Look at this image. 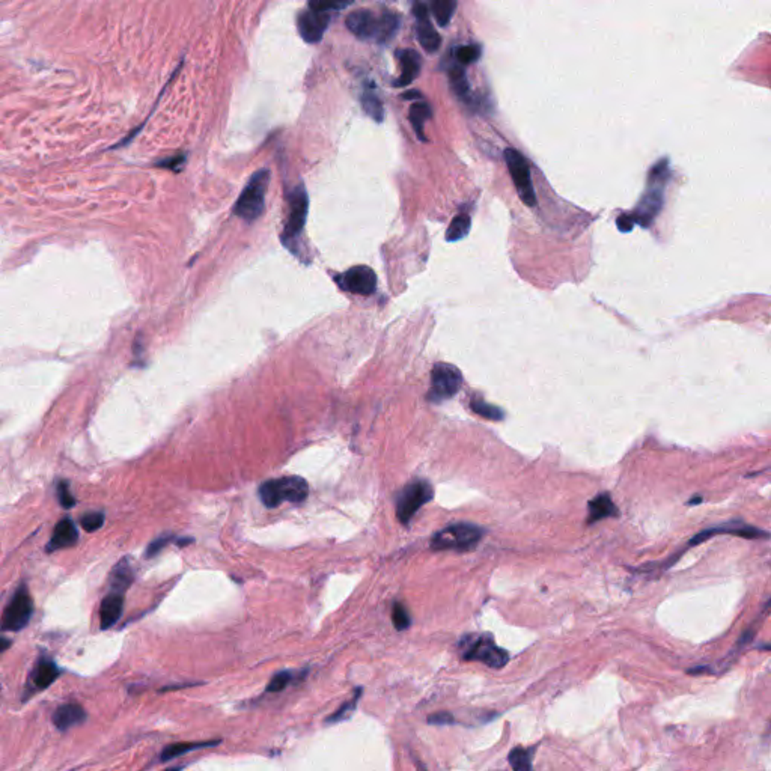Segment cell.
<instances>
[{"mask_svg": "<svg viewBox=\"0 0 771 771\" xmlns=\"http://www.w3.org/2000/svg\"><path fill=\"white\" fill-rule=\"evenodd\" d=\"M170 540H172V538H170V536H160V538H157L155 541H152V543L150 544L148 550H146V556L152 558V556H155L157 553H160L162 550L170 543Z\"/></svg>", "mask_w": 771, "mask_h": 771, "instance_id": "cell-38", "label": "cell"}, {"mask_svg": "<svg viewBox=\"0 0 771 771\" xmlns=\"http://www.w3.org/2000/svg\"><path fill=\"white\" fill-rule=\"evenodd\" d=\"M220 743V740H214V741H194V743H175V744H169L167 748L162 752V761H170L174 760V758L179 756V755H184V753H189V752H193V750H198V749H206V748H213V745H217Z\"/></svg>", "mask_w": 771, "mask_h": 771, "instance_id": "cell-22", "label": "cell"}, {"mask_svg": "<svg viewBox=\"0 0 771 771\" xmlns=\"http://www.w3.org/2000/svg\"><path fill=\"white\" fill-rule=\"evenodd\" d=\"M470 226H472V218L467 214L455 216L454 220L450 222L449 228H448L446 240L450 241V243H454V241H458V240H461L464 237H467Z\"/></svg>", "mask_w": 771, "mask_h": 771, "instance_id": "cell-26", "label": "cell"}, {"mask_svg": "<svg viewBox=\"0 0 771 771\" xmlns=\"http://www.w3.org/2000/svg\"><path fill=\"white\" fill-rule=\"evenodd\" d=\"M615 516H618V508L611 501L609 494H599L589 501V517H587V523L589 524Z\"/></svg>", "mask_w": 771, "mask_h": 771, "instance_id": "cell-20", "label": "cell"}, {"mask_svg": "<svg viewBox=\"0 0 771 771\" xmlns=\"http://www.w3.org/2000/svg\"><path fill=\"white\" fill-rule=\"evenodd\" d=\"M504 155H505L506 166L509 169L511 178H512L514 184H516V189L518 192L520 199L528 206H535L536 205V194H535V190H533V186H532L531 170H529L528 162H526V158L518 151L512 150V148L505 150Z\"/></svg>", "mask_w": 771, "mask_h": 771, "instance_id": "cell-11", "label": "cell"}, {"mask_svg": "<svg viewBox=\"0 0 771 771\" xmlns=\"http://www.w3.org/2000/svg\"><path fill=\"white\" fill-rule=\"evenodd\" d=\"M482 528L472 523H455L437 532L431 540L433 550H458L466 552L482 540Z\"/></svg>", "mask_w": 771, "mask_h": 771, "instance_id": "cell-6", "label": "cell"}, {"mask_svg": "<svg viewBox=\"0 0 771 771\" xmlns=\"http://www.w3.org/2000/svg\"><path fill=\"white\" fill-rule=\"evenodd\" d=\"M362 104H363V109L365 112L368 113L374 121L377 122H382L383 121V103L380 100V96H378L375 88L372 87V84H370V87H366L363 94H362Z\"/></svg>", "mask_w": 771, "mask_h": 771, "instance_id": "cell-24", "label": "cell"}, {"mask_svg": "<svg viewBox=\"0 0 771 771\" xmlns=\"http://www.w3.org/2000/svg\"><path fill=\"white\" fill-rule=\"evenodd\" d=\"M360 694H362V689H357L356 692H354V694H353L351 699L342 704V705L336 709V713L327 719V721H333V723H336V721H340V720H344V719H348L354 711H356V706H357V704H359Z\"/></svg>", "mask_w": 771, "mask_h": 771, "instance_id": "cell-31", "label": "cell"}, {"mask_svg": "<svg viewBox=\"0 0 771 771\" xmlns=\"http://www.w3.org/2000/svg\"><path fill=\"white\" fill-rule=\"evenodd\" d=\"M60 675V670L59 667L52 662V660L48 658H43L40 660L38 663H36L33 672H32V680H33V684L35 687L38 689H47L50 687V685L59 678Z\"/></svg>", "mask_w": 771, "mask_h": 771, "instance_id": "cell-19", "label": "cell"}, {"mask_svg": "<svg viewBox=\"0 0 771 771\" xmlns=\"http://www.w3.org/2000/svg\"><path fill=\"white\" fill-rule=\"evenodd\" d=\"M292 681V675L291 672H279V674H276L272 681L268 682L267 685V692L270 693H277V692H282L288 687V684Z\"/></svg>", "mask_w": 771, "mask_h": 771, "instance_id": "cell-34", "label": "cell"}, {"mask_svg": "<svg viewBox=\"0 0 771 771\" xmlns=\"http://www.w3.org/2000/svg\"><path fill=\"white\" fill-rule=\"evenodd\" d=\"M104 516L101 512H89L87 516H83L80 520L82 528L87 532H95L103 526Z\"/></svg>", "mask_w": 771, "mask_h": 771, "instance_id": "cell-35", "label": "cell"}, {"mask_svg": "<svg viewBox=\"0 0 771 771\" xmlns=\"http://www.w3.org/2000/svg\"><path fill=\"white\" fill-rule=\"evenodd\" d=\"M461 386L462 374L457 366L450 363H436L431 371V387L428 399L438 404L454 398Z\"/></svg>", "mask_w": 771, "mask_h": 771, "instance_id": "cell-8", "label": "cell"}, {"mask_svg": "<svg viewBox=\"0 0 771 771\" xmlns=\"http://www.w3.org/2000/svg\"><path fill=\"white\" fill-rule=\"evenodd\" d=\"M717 533H731V535H738L741 538H767L768 533L767 532H762V531H758L755 528H752V526H741V524H737L733 526L732 529L729 528H717V529H708L699 535H696L694 540L692 541V544H697V543H702L704 540H706V538H709L711 535H717Z\"/></svg>", "mask_w": 771, "mask_h": 771, "instance_id": "cell-21", "label": "cell"}, {"mask_svg": "<svg viewBox=\"0 0 771 771\" xmlns=\"http://www.w3.org/2000/svg\"><path fill=\"white\" fill-rule=\"evenodd\" d=\"M470 407L476 414H479L481 418H485L489 421H501L505 418L504 410L496 406H492V404H488L482 399H473L470 402Z\"/></svg>", "mask_w": 771, "mask_h": 771, "instance_id": "cell-29", "label": "cell"}, {"mask_svg": "<svg viewBox=\"0 0 771 771\" xmlns=\"http://www.w3.org/2000/svg\"><path fill=\"white\" fill-rule=\"evenodd\" d=\"M110 582H112V587L116 591V592H122L126 591L127 587L131 584L133 582V568L130 567V564L127 560H122L119 562V564L116 565V568L112 571V577H110Z\"/></svg>", "mask_w": 771, "mask_h": 771, "instance_id": "cell-25", "label": "cell"}, {"mask_svg": "<svg viewBox=\"0 0 771 771\" xmlns=\"http://www.w3.org/2000/svg\"><path fill=\"white\" fill-rule=\"evenodd\" d=\"M460 651L467 662H479L493 669H501L509 662V654L501 650L489 634L466 636L460 642Z\"/></svg>", "mask_w": 771, "mask_h": 771, "instance_id": "cell-4", "label": "cell"}, {"mask_svg": "<svg viewBox=\"0 0 771 771\" xmlns=\"http://www.w3.org/2000/svg\"><path fill=\"white\" fill-rule=\"evenodd\" d=\"M77 540H79V533L76 529V524L70 518H64L56 524L52 540L47 544V550L48 552H53V550L68 548V547L76 545Z\"/></svg>", "mask_w": 771, "mask_h": 771, "instance_id": "cell-17", "label": "cell"}, {"mask_svg": "<svg viewBox=\"0 0 771 771\" xmlns=\"http://www.w3.org/2000/svg\"><path fill=\"white\" fill-rule=\"evenodd\" d=\"M616 225L621 232H631L634 228V222L630 214H621L616 220Z\"/></svg>", "mask_w": 771, "mask_h": 771, "instance_id": "cell-40", "label": "cell"}, {"mask_svg": "<svg viewBox=\"0 0 771 771\" xmlns=\"http://www.w3.org/2000/svg\"><path fill=\"white\" fill-rule=\"evenodd\" d=\"M449 79H450V84L454 92L460 98H467L470 88H469V80L466 77L464 70L461 67H452L449 71Z\"/></svg>", "mask_w": 771, "mask_h": 771, "instance_id": "cell-30", "label": "cell"}, {"mask_svg": "<svg viewBox=\"0 0 771 771\" xmlns=\"http://www.w3.org/2000/svg\"><path fill=\"white\" fill-rule=\"evenodd\" d=\"M122 609H124V597L119 592L110 594L103 599L100 606V623L103 630L115 626L122 615Z\"/></svg>", "mask_w": 771, "mask_h": 771, "instance_id": "cell-18", "label": "cell"}, {"mask_svg": "<svg viewBox=\"0 0 771 771\" xmlns=\"http://www.w3.org/2000/svg\"><path fill=\"white\" fill-rule=\"evenodd\" d=\"M258 493L267 508H276L284 501L301 504L309 494V487L300 476H285L264 482Z\"/></svg>", "mask_w": 771, "mask_h": 771, "instance_id": "cell-5", "label": "cell"}, {"mask_svg": "<svg viewBox=\"0 0 771 771\" xmlns=\"http://www.w3.org/2000/svg\"><path fill=\"white\" fill-rule=\"evenodd\" d=\"M481 47L478 44H470V45H461L458 47L455 50V57L460 64H464V65H469V64H475L476 60H478L481 57Z\"/></svg>", "mask_w": 771, "mask_h": 771, "instance_id": "cell-32", "label": "cell"}, {"mask_svg": "<svg viewBox=\"0 0 771 771\" xmlns=\"http://www.w3.org/2000/svg\"><path fill=\"white\" fill-rule=\"evenodd\" d=\"M166 771H179V768H170V770H166Z\"/></svg>", "mask_w": 771, "mask_h": 771, "instance_id": "cell-43", "label": "cell"}, {"mask_svg": "<svg viewBox=\"0 0 771 771\" xmlns=\"http://www.w3.org/2000/svg\"><path fill=\"white\" fill-rule=\"evenodd\" d=\"M270 184V170L261 169L250 177L246 187L243 189L241 194L234 205V213L243 220L253 222L264 213L265 194Z\"/></svg>", "mask_w": 771, "mask_h": 771, "instance_id": "cell-3", "label": "cell"}, {"mask_svg": "<svg viewBox=\"0 0 771 771\" xmlns=\"http://www.w3.org/2000/svg\"><path fill=\"white\" fill-rule=\"evenodd\" d=\"M392 619H394L395 628L398 631L407 630L410 627V623H411V619H410L407 609L404 607V604H401V603L394 604V610H392Z\"/></svg>", "mask_w": 771, "mask_h": 771, "instance_id": "cell-33", "label": "cell"}, {"mask_svg": "<svg viewBox=\"0 0 771 771\" xmlns=\"http://www.w3.org/2000/svg\"><path fill=\"white\" fill-rule=\"evenodd\" d=\"M57 497H59V504L62 505L65 509H70L76 505V499L74 496H72L70 493V488H68V482H60L59 487H57Z\"/></svg>", "mask_w": 771, "mask_h": 771, "instance_id": "cell-36", "label": "cell"}, {"mask_svg": "<svg viewBox=\"0 0 771 771\" xmlns=\"http://www.w3.org/2000/svg\"><path fill=\"white\" fill-rule=\"evenodd\" d=\"M669 177V162L666 158L660 160L651 170H650V182H648V189L642 199L639 201L636 210L630 214L634 225L638 223L643 228H650L654 222V218L660 213L663 206V190L667 182Z\"/></svg>", "mask_w": 771, "mask_h": 771, "instance_id": "cell-2", "label": "cell"}, {"mask_svg": "<svg viewBox=\"0 0 771 771\" xmlns=\"http://www.w3.org/2000/svg\"><path fill=\"white\" fill-rule=\"evenodd\" d=\"M431 9L436 21L440 26H448L449 21L452 20L457 9L455 0H436L431 4Z\"/></svg>", "mask_w": 771, "mask_h": 771, "instance_id": "cell-28", "label": "cell"}, {"mask_svg": "<svg viewBox=\"0 0 771 771\" xmlns=\"http://www.w3.org/2000/svg\"><path fill=\"white\" fill-rule=\"evenodd\" d=\"M413 14L418 20V26H416V32H418V40L421 45L425 48L428 53H434L438 50L440 44H442V38H440L438 32L434 29L433 23L430 20V12H428V6L425 4H416L413 6Z\"/></svg>", "mask_w": 771, "mask_h": 771, "instance_id": "cell-14", "label": "cell"}, {"mask_svg": "<svg viewBox=\"0 0 771 771\" xmlns=\"http://www.w3.org/2000/svg\"><path fill=\"white\" fill-rule=\"evenodd\" d=\"M288 218L284 226V243L289 248V244L300 238L301 232L306 225V218H308L309 211V198L308 192H306L304 186L300 184L294 189L288 196Z\"/></svg>", "mask_w": 771, "mask_h": 771, "instance_id": "cell-7", "label": "cell"}, {"mask_svg": "<svg viewBox=\"0 0 771 771\" xmlns=\"http://www.w3.org/2000/svg\"><path fill=\"white\" fill-rule=\"evenodd\" d=\"M399 16L395 12H383L377 16L371 9H357L347 16L348 30L362 41L389 43L399 29Z\"/></svg>", "mask_w": 771, "mask_h": 771, "instance_id": "cell-1", "label": "cell"}, {"mask_svg": "<svg viewBox=\"0 0 771 771\" xmlns=\"http://www.w3.org/2000/svg\"><path fill=\"white\" fill-rule=\"evenodd\" d=\"M431 116H433L431 106L428 104V103H425V101L414 103V104L411 106V109H410V115H409V118H410L411 126H413L416 134H418V138H419L421 140H423V142L426 140V138L423 136V126H425V122H426L428 119H431Z\"/></svg>", "mask_w": 771, "mask_h": 771, "instance_id": "cell-23", "label": "cell"}, {"mask_svg": "<svg viewBox=\"0 0 771 771\" xmlns=\"http://www.w3.org/2000/svg\"><path fill=\"white\" fill-rule=\"evenodd\" d=\"M336 284L347 292L357 294V296H371L377 289V274L368 265H356L336 276Z\"/></svg>", "mask_w": 771, "mask_h": 771, "instance_id": "cell-12", "label": "cell"}, {"mask_svg": "<svg viewBox=\"0 0 771 771\" xmlns=\"http://www.w3.org/2000/svg\"><path fill=\"white\" fill-rule=\"evenodd\" d=\"M434 497V489L430 482L414 481L402 489L396 501V517L402 524H409L425 504Z\"/></svg>", "mask_w": 771, "mask_h": 771, "instance_id": "cell-9", "label": "cell"}, {"mask_svg": "<svg viewBox=\"0 0 771 771\" xmlns=\"http://www.w3.org/2000/svg\"><path fill=\"white\" fill-rule=\"evenodd\" d=\"M328 23H330V14H326V12H318L309 8L306 11H301L299 14L297 29L300 36L306 43L315 44L318 41H321L324 32L328 28Z\"/></svg>", "mask_w": 771, "mask_h": 771, "instance_id": "cell-13", "label": "cell"}, {"mask_svg": "<svg viewBox=\"0 0 771 771\" xmlns=\"http://www.w3.org/2000/svg\"><path fill=\"white\" fill-rule=\"evenodd\" d=\"M33 614V601L26 586H21L14 594L0 618V630L20 631L28 626Z\"/></svg>", "mask_w": 771, "mask_h": 771, "instance_id": "cell-10", "label": "cell"}, {"mask_svg": "<svg viewBox=\"0 0 771 771\" xmlns=\"http://www.w3.org/2000/svg\"><path fill=\"white\" fill-rule=\"evenodd\" d=\"M430 725H452L454 723V716L448 711H440L436 714H431L426 719Z\"/></svg>", "mask_w": 771, "mask_h": 771, "instance_id": "cell-39", "label": "cell"}, {"mask_svg": "<svg viewBox=\"0 0 771 771\" xmlns=\"http://www.w3.org/2000/svg\"><path fill=\"white\" fill-rule=\"evenodd\" d=\"M182 165H184V157H182V155L181 157H172L170 160H163L160 163H157V166L167 167V169H172V170L181 167Z\"/></svg>", "mask_w": 771, "mask_h": 771, "instance_id": "cell-41", "label": "cell"}, {"mask_svg": "<svg viewBox=\"0 0 771 771\" xmlns=\"http://www.w3.org/2000/svg\"><path fill=\"white\" fill-rule=\"evenodd\" d=\"M399 64H401V76L398 80H395V87H409V84L419 76L422 59L419 53L411 48H404L398 53Z\"/></svg>", "mask_w": 771, "mask_h": 771, "instance_id": "cell-15", "label": "cell"}, {"mask_svg": "<svg viewBox=\"0 0 771 771\" xmlns=\"http://www.w3.org/2000/svg\"><path fill=\"white\" fill-rule=\"evenodd\" d=\"M351 4H330V2H311L309 4V8L314 9V11H318V12H326V14H328V12H332L335 9H342V8H347L350 6Z\"/></svg>", "mask_w": 771, "mask_h": 771, "instance_id": "cell-37", "label": "cell"}, {"mask_svg": "<svg viewBox=\"0 0 771 771\" xmlns=\"http://www.w3.org/2000/svg\"><path fill=\"white\" fill-rule=\"evenodd\" d=\"M535 749L514 748L509 752V764L514 771H532V756Z\"/></svg>", "mask_w": 771, "mask_h": 771, "instance_id": "cell-27", "label": "cell"}, {"mask_svg": "<svg viewBox=\"0 0 771 771\" xmlns=\"http://www.w3.org/2000/svg\"><path fill=\"white\" fill-rule=\"evenodd\" d=\"M52 720L59 731H68L87 720V711L79 704H65L56 709Z\"/></svg>", "mask_w": 771, "mask_h": 771, "instance_id": "cell-16", "label": "cell"}, {"mask_svg": "<svg viewBox=\"0 0 771 771\" xmlns=\"http://www.w3.org/2000/svg\"><path fill=\"white\" fill-rule=\"evenodd\" d=\"M9 646H11V640H8V639H5V638H0V653L6 651Z\"/></svg>", "mask_w": 771, "mask_h": 771, "instance_id": "cell-42", "label": "cell"}]
</instances>
